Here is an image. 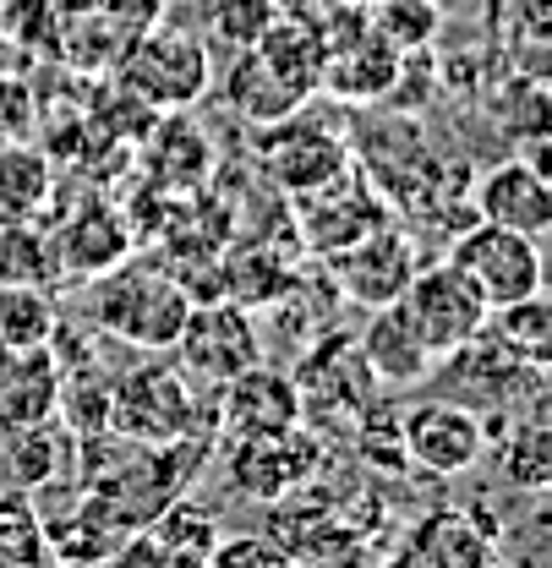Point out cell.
<instances>
[{
    "label": "cell",
    "instance_id": "obj_25",
    "mask_svg": "<svg viewBox=\"0 0 552 568\" xmlns=\"http://www.w3.org/2000/svg\"><path fill=\"white\" fill-rule=\"evenodd\" d=\"M486 334L525 366H548L552 351V312L548 295H531V301H514V306H492L482 323Z\"/></svg>",
    "mask_w": 552,
    "mask_h": 568
},
{
    "label": "cell",
    "instance_id": "obj_31",
    "mask_svg": "<svg viewBox=\"0 0 552 568\" xmlns=\"http://www.w3.org/2000/svg\"><path fill=\"white\" fill-rule=\"evenodd\" d=\"M503 481L509 487H520V493H548L552 481V437L542 422H525L509 432V443H503Z\"/></svg>",
    "mask_w": 552,
    "mask_h": 568
},
{
    "label": "cell",
    "instance_id": "obj_8",
    "mask_svg": "<svg viewBox=\"0 0 552 568\" xmlns=\"http://www.w3.org/2000/svg\"><path fill=\"white\" fill-rule=\"evenodd\" d=\"M170 351H181V366L192 377H203V383L219 388L235 372L263 361V339L252 328V312L219 295V301H192V312H187V323H181Z\"/></svg>",
    "mask_w": 552,
    "mask_h": 568
},
{
    "label": "cell",
    "instance_id": "obj_10",
    "mask_svg": "<svg viewBox=\"0 0 552 568\" xmlns=\"http://www.w3.org/2000/svg\"><path fill=\"white\" fill-rule=\"evenodd\" d=\"M400 437L411 470L426 476H465L486 454V422L465 399H426L400 410Z\"/></svg>",
    "mask_w": 552,
    "mask_h": 568
},
{
    "label": "cell",
    "instance_id": "obj_3",
    "mask_svg": "<svg viewBox=\"0 0 552 568\" xmlns=\"http://www.w3.org/2000/svg\"><path fill=\"white\" fill-rule=\"evenodd\" d=\"M116 77L153 115H187L213 88V61H208V44L187 28H142L132 50L121 55Z\"/></svg>",
    "mask_w": 552,
    "mask_h": 568
},
{
    "label": "cell",
    "instance_id": "obj_1",
    "mask_svg": "<svg viewBox=\"0 0 552 568\" xmlns=\"http://www.w3.org/2000/svg\"><path fill=\"white\" fill-rule=\"evenodd\" d=\"M88 312L93 323L121 339V345H138V351H170L187 312H192V295L181 290V280L164 268V263H148V257H121L116 268H104L93 280L88 295Z\"/></svg>",
    "mask_w": 552,
    "mask_h": 568
},
{
    "label": "cell",
    "instance_id": "obj_34",
    "mask_svg": "<svg viewBox=\"0 0 552 568\" xmlns=\"http://www.w3.org/2000/svg\"><path fill=\"white\" fill-rule=\"evenodd\" d=\"M11 470L22 487H44L61 476V437L44 426H28V432H11Z\"/></svg>",
    "mask_w": 552,
    "mask_h": 568
},
{
    "label": "cell",
    "instance_id": "obj_2",
    "mask_svg": "<svg viewBox=\"0 0 552 568\" xmlns=\"http://www.w3.org/2000/svg\"><path fill=\"white\" fill-rule=\"evenodd\" d=\"M110 432L132 443H170V437H219L213 432V405L203 416L198 388L187 383L181 366L142 361L121 383H110Z\"/></svg>",
    "mask_w": 552,
    "mask_h": 568
},
{
    "label": "cell",
    "instance_id": "obj_14",
    "mask_svg": "<svg viewBox=\"0 0 552 568\" xmlns=\"http://www.w3.org/2000/svg\"><path fill=\"white\" fill-rule=\"evenodd\" d=\"M61 405V355L50 345H0V432L56 422Z\"/></svg>",
    "mask_w": 552,
    "mask_h": 568
},
{
    "label": "cell",
    "instance_id": "obj_20",
    "mask_svg": "<svg viewBox=\"0 0 552 568\" xmlns=\"http://www.w3.org/2000/svg\"><path fill=\"white\" fill-rule=\"evenodd\" d=\"M307 99H312V88H307L301 77H290L284 67H274L258 44L235 50V67L224 77V104H230L247 126L284 121V115H295Z\"/></svg>",
    "mask_w": 552,
    "mask_h": 568
},
{
    "label": "cell",
    "instance_id": "obj_29",
    "mask_svg": "<svg viewBox=\"0 0 552 568\" xmlns=\"http://www.w3.org/2000/svg\"><path fill=\"white\" fill-rule=\"evenodd\" d=\"M367 28L383 44H394L400 55H411V50H426L438 39L443 11H438V0H378L372 17H367Z\"/></svg>",
    "mask_w": 552,
    "mask_h": 568
},
{
    "label": "cell",
    "instance_id": "obj_11",
    "mask_svg": "<svg viewBox=\"0 0 552 568\" xmlns=\"http://www.w3.org/2000/svg\"><path fill=\"white\" fill-rule=\"evenodd\" d=\"M295 394H301V422L334 410L340 422H355L372 399H378V377L367 372V361L355 351L350 334H334V339H318L312 351L301 355L295 366Z\"/></svg>",
    "mask_w": 552,
    "mask_h": 568
},
{
    "label": "cell",
    "instance_id": "obj_32",
    "mask_svg": "<svg viewBox=\"0 0 552 568\" xmlns=\"http://www.w3.org/2000/svg\"><path fill=\"white\" fill-rule=\"evenodd\" d=\"M350 426H355V454H361L367 465H378L383 476H405V470H411L405 437H400V410H389L383 399H372Z\"/></svg>",
    "mask_w": 552,
    "mask_h": 568
},
{
    "label": "cell",
    "instance_id": "obj_23",
    "mask_svg": "<svg viewBox=\"0 0 552 568\" xmlns=\"http://www.w3.org/2000/svg\"><path fill=\"white\" fill-rule=\"evenodd\" d=\"M142 530L159 541V552H164L170 564H181V568H208L213 547H219V525H213V514L198 508L192 497L164 503L153 519H142Z\"/></svg>",
    "mask_w": 552,
    "mask_h": 568
},
{
    "label": "cell",
    "instance_id": "obj_5",
    "mask_svg": "<svg viewBox=\"0 0 552 568\" xmlns=\"http://www.w3.org/2000/svg\"><path fill=\"white\" fill-rule=\"evenodd\" d=\"M258 138H252V164H258V175L284 192V197H307V192H318V186H329V181H340L350 164V142L340 132H329V126H318L312 115H307V104L295 110V115H284V121H269V126H252Z\"/></svg>",
    "mask_w": 552,
    "mask_h": 568
},
{
    "label": "cell",
    "instance_id": "obj_19",
    "mask_svg": "<svg viewBox=\"0 0 552 568\" xmlns=\"http://www.w3.org/2000/svg\"><path fill=\"white\" fill-rule=\"evenodd\" d=\"M132 530H138V519H132L116 497L82 487V493H77V508H71L61 525H50L44 536H50V547H56V558H61V564L104 568L110 558H116V547H121Z\"/></svg>",
    "mask_w": 552,
    "mask_h": 568
},
{
    "label": "cell",
    "instance_id": "obj_24",
    "mask_svg": "<svg viewBox=\"0 0 552 568\" xmlns=\"http://www.w3.org/2000/svg\"><path fill=\"white\" fill-rule=\"evenodd\" d=\"M56 192V170L39 148H28L22 138H0V213H33L50 203Z\"/></svg>",
    "mask_w": 552,
    "mask_h": 568
},
{
    "label": "cell",
    "instance_id": "obj_35",
    "mask_svg": "<svg viewBox=\"0 0 552 568\" xmlns=\"http://www.w3.org/2000/svg\"><path fill=\"white\" fill-rule=\"evenodd\" d=\"M33 121V93L22 82H6L0 77V138H22Z\"/></svg>",
    "mask_w": 552,
    "mask_h": 568
},
{
    "label": "cell",
    "instance_id": "obj_12",
    "mask_svg": "<svg viewBox=\"0 0 552 568\" xmlns=\"http://www.w3.org/2000/svg\"><path fill=\"white\" fill-rule=\"evenodd\" d=\"M290 203L301 213L295 230H301L307 252H318V257H334V252H345L350 241H361V235H372L378 224H389L378 192L361 181L355 164H350L340 181H329V186H318V192H307V197H290Z\"/></svg>",
    "mask_w": 552,
    "mask_h": 568
},
{
    "label": "cell",
    "instance_id": "obj_6",
    "mask_svg": "<svg viewBox=\"0 0 552 568\" xmlns=\"http://www.w3.org/2000/svg\"><path fill=\"white\" fill-rule=\"evenodd\" d=\"M329 465V448L312 426H279L258 437H235L230 443V487L258 503H279L284 493H301L307 481H318Z\"/></svg>",
    "mask_w": 552,
    "mask_h": 568
},
{
    "label": "cell",
    "instance_id": "obj_4",
    "mask_svg": "<svg viewBox=\"0 0 552 568\" xmlns=\"http://www.w3.org/2000/svg\"><path fill=\"white\" fill-rule=\"evenodd\" d=\"M454 274H465L471 290L492 306H514V301H531V295H548V268H542V241L520 235V230H503V224H465L454 241H449V257H443Z\"/></svg>",
    "mask_w": 552,
    "mask_h": 568
},
{
    "label": "cell",
    "instance_id": "obj_16",
    "mask_svg": "<svg viewBox=\"0 0 552 568\" xmlns=\"http://www.w3.org/2000/svg\"><path fill=\"white\" fill-rule=\"evenodd\" d=\"M476 213L486 224L520 230L531 241H548L552 230V186L548 170H536L531 159H503L476 181Z\"/></svg>",
    "mask_w": 552,
    "mask_h": 568
},
{
    "label": "cell",
    "instance_id": "obj_9",
    "mask_svg": "<svg viewBox=\"0 0 552 568\" xmlns=\"http://www.w3.org/2000/svg\"><path fill=\"white\" fill-rule=\"evenodd\" d=\"M329 263V280H334V295H345L355 306L378 312V306H394L405 295V284L415 280L421 268V246L400 224H378L372 235L350 241L345 252L323 257Z\"/></svg>",
    "mask_w": 552,
    "mask_h": 568
},
{
    "label": "cell",
    "instance_id": "obj_33",
    "mask_svg": "<svg viewBox=\"0 0 552 568\" xmlns=\"http://www.w3.org/2000/svg\"><path fill=\"white\" fill-rule=\"evenodd\" d=\"M279 17V0H213L208 11V33L230 50H247L269 33V22Z\"/></svg>",
    "mask_w": 552,
    "mask_h": 568
},
{
    "label": "cell",
    "instance_id": "obj_7",
    "mask_svg": "<svg viewBox=\"0 0 552 568\" xmlns=\"http://www.w3.org/2000/svg\"><path fill=\"white\" fill-rule=\"evenodd\" d=\"M400 317L411 323V334L426 345L432 361H443L449 351L471 345L486 323V301L471 290L465 274H454L449 263H421L415 280L405 284V295L394 301Z\"/></svg>",
    "mask_w": 552,
    "mask_h": 568
},
{
    "label": "cell",
    "instance_id": "obj_15",
    "mask_svg": "<svg viewBox=\"0 0 552 568\" xmlns=\"http://www.w3.org/2000/svg\"><path fill=\"white\" fill-rule=\"evenodd\" d=\"M44 235H50L56 280H61V274H71V280H99L104 268H116V263L132 252L127 219L110 209V203H99V197H88L61 230H44Z\"/></svg>",
    "mask_w": 552,
    "mask_h": 568
},
{
    "label": "cell",
    "instance_id": "obj_27",
    "mask_svg": "<svg viewBox=\"0 0 552 568\" xmlns=\"http://www.w3.org/2000/svg\"><path fill=\"white\" fill-rule=\"evenodd\" d=\"M0 284H56L50 235L22 213H0Z\"/></svg>",
    "mask_w": 552,
    "mask_h": 568
},
{
    "label": "cell",
    "instance_id": "obj_28",
    "mask_svg": "<svg viewBox=\"0 0 552 568\" xmlns=\"http://www.w3.org/2000/svg\"><path fill=\"white\" fill-rule=\"evenodd\" d=\"M159 138H153V181L159 186H170V192H198L208 181V142L187 126V121H164V126H153Z\"/></svg>",
    "mask_w": 552,
    "mask_h": 568
},
{
    "label": "cell",
    "instance_id": "obj_18",
    "mask_svg": "<svg viewBox=\"0 0 552 568\" xmlns=\"http://www.w3.org/2000/svg\"><path fill=\"white\" fill-rule=\"evenodd\" d=\"M400 50L383 44L367 17L355 22L345 44H323V77L318 88H329L334 99H350V104H367V99H389V88L400 82Z\"/></svg>",
    "mask_w": 552,
    "mask_h": 568
},
{
    "label": "cell",
    "instance_id": "obj_17",
    "mask_svg": "<svg viewBox=\"0 0 552 568\" xmlns=\"http://www.w3.org/2000/svg\"><path fill=\"white\" fill-rule=\"evenodd\" d=\"M405 547L426 568H498V525L486 508H432Z\"/></svg>",
    "mask_w": 552,
    "mask_h": 568
},
{
    "label": "cell",
    "instance_id": "obj_36",
    "mask_svg": "<svg viewBox=\"0 0 552 568\" xmlns=\"http://www.w3.org/2000/svg\"><path fill=\"white\" fill-rule=\"evenodd\" d=\"M383 568H426V564H421V558H415L411 547H405V552H394V558H389Z\"/></svg>",
    "mask_w": 552,
    "mask_h": 568
},
{
    "label": "cell",
    "instance_id": "obj_13",
    "mask_svg": "<svg viewBox=\"0 0 552 568\" xmlns=\"http://www.w3.org/2000/svg\"><path fill=\"white\" fill-rule=\"evenodd\" d=\"M301 422V394L290 383V372L279 366H247L230 383H219L213 394V432L219 437H258V432H279V426Z\"/></svg>",
    "mask_w": 552,
    "mask_h": 568
},
{
    "label": "cell",
    "instance_id": "obj_26",
    "mask_svg": "<svg viewBox=\"0 0 552 568\" xmlns=\"http://www.w3.org/2000/svg\"><path fill=\"white\" fill-rule=\"evenodd\" d=\"M56 328L50 284H0V345H56Z\"/></svg>",
    "mask_w": 552,
    "mask_h": 568
},
{
    "label": "cell",
    "instance_id": "obj_22",
    "mask_svg": "<svg viewBox=\"0 0 552 568\" xmlns=\"http://www.w3.org/2000/svg\"><path fill=\"white\" fill-rule=\"evenodd\" d=\"M219 284H224V301H235L247 312H263V306H279L295 290V263H284L269 241H252V246H235L219 263Z\"/></svg>",
    "mask_w": 552,
    "mask_h": 568
},
{
    "label": "cell",
    "instance_id": "obj_21",
    "mask_svg": "<svg viewBox=\"0 0 552 568\" xmlns=\"http://www.w3.org/2000/svg\"><path fill=\"white\" fill-rule=\"evenodd\" d=\"M355 351L367 361V372L378 377V388H415L438 366L426 345L411 334V323L400 317V306H378L372 323L355 334Z\"/></svg>",
    "mask_w": 552,
    "mask_h": 568
},
{
    "label": "cell",
    "instance_id": "obj_30",
    "mask_svg": "<svg viewBox=\"0 0 552 568\" xmlns=\"http://www.w3.org/2000/svg\"><path fill=\"white\" fill-rule=\"evenodd\" d=\"M0 568H61L44 525L28 514L22 497H0Z\"/></svg>",
    "mask_w": 552,
    "mask_h": 568
},
{
    "label": "cell",
    "instance_id": "obj_37",
    "mask_svg": "<svg viewBox=\"0 0 552 568\" xmlns=\"http://www.w3.org/2000/svg\"><path fill=\"white\" fill-rule=\"evenodd\" d=\"M334 6H361V0H334Z\"/></svg>",
    "mask_w": 552,
    "mask_h": 568
}]
</instances>
